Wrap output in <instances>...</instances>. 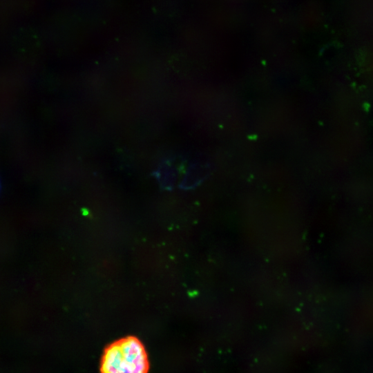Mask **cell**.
Wrapping results in <instances>:
<instances>
[{"label":"cell","mask_w":373,"mask_h":373,"mask_svg":"<svg viewBox=\"0 0 373 373\" xmlns=\"http://www.w3.org/2000/svg\"><path fill=\"white\" fill-rule=\"evenodd\" d=\"M149 361L143 343L135 336L117 339L104 350L100 373H148Z\"/></svg>","instance_id":"cell-1"}]
</instances>
